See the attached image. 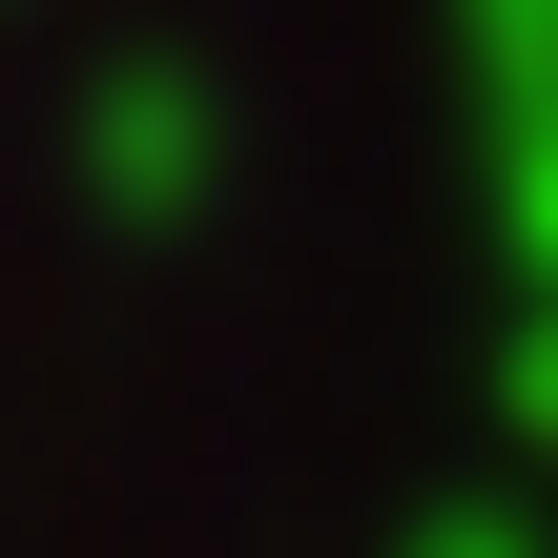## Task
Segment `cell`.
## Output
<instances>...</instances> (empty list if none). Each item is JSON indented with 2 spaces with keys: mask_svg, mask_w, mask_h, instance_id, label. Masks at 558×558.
I'll list each match as a JSON object with an SVG mask.
<instances>
[{
  "mask_svg": "<svg viewBox=\"0 0 558 558\" xmlns=\"http://www.w3.org/2000/svg\"><path fill=\"white\" fill-rule=\"evenodd\" d=\"M207 166H228V124H207L186 62H104V83H83V186H104L124 228H186Z\"/></svg>",
  "mask_w": 558,
  "mask_h": 558,
  "instance_id": "1",
  "label": "cell"
},
{
  "mask_svg": "<svg viewBox=\"0 0 558 558\" xmlns=\"http://www.w3.org/2000/svg\"><path fill=\"white\" fill-rule=\"evenodd\" d=\"M476 104H497L476 124L497 145V228H518V269H558V83H476Z\"/></svg>",
  "mask_w": 558,
  "mask_h": 558,
  "instance_id": "2",
  "label": "cell"
},
{
  "mask_svg": "<svg viewBox=\"0 0 558 558\" xmlns=\"http://www.w3.org/2000/svg\"><path fill=\"white\" fill-rule=\"evenodd\" d=\"M476 21V83H558V0H456Z\"/></svg>",
  "mask_w": 558,
  "mask_h": 558,
  "instance_id": "3",
  "label": "cell"
},
{
  "mask_svg": "<svg viewBox=\"0 0 558 558\" xmlns=\"http://www.w3.org/2000/svg\"><path fill=\"white\" fill-rule=\"evenodd\" d=\"M414 558H538V518H497V497H456V518H414Z\"/></svg>",
  "mask_w": 558,
  "mask_h": 558,
  "instance_id": "4",
  "label": "cell"
},
{
  "mask_svg": "<svg viewBox=\"0 0 558 558\" xmlns=\"http://www.w3.org/2000/svg\"><path fill=\"white\" fill-rule=\"evenodd\" d=\"M518 414L558 435V269H538V311H518Z\"/></svg>",
  "mask_w": 558,
  "mask_h": 558,
  "instance_id": "5",
  "label": "cell"
}]
</instances>
